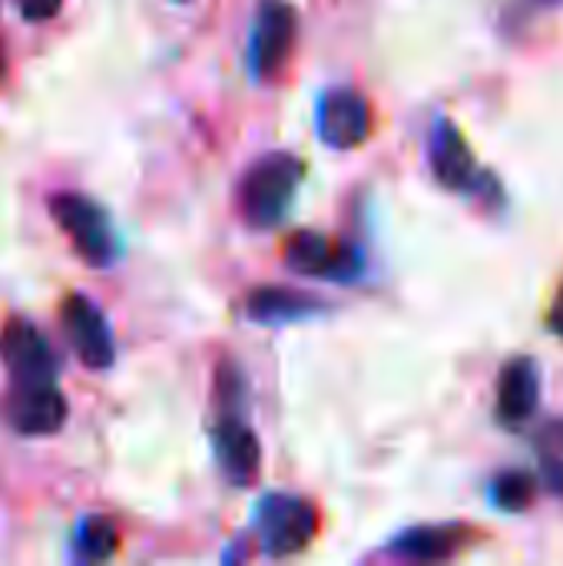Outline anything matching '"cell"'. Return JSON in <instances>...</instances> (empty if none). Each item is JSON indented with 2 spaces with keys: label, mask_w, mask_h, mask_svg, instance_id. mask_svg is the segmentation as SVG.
<instances>
[{
  "label": "cell",
  "mask_w": 563,
  "mask_h": 566,
  "mask_svg": "<svg viewBox=\"0 0 563 566\" xmlns=\"http://www.w3.org/2000/svg\"><path fill=\"white\" fill-rule=\"evenodd\" d=\"M478 534L468 524H421L392 541V554L411 564H441L458 557Z\"/></svg>",
  "instance_id": "12"
},
{
  "label": "cell",
  "mask_w": 563,
  "mask_h": 566,
  "mask_svg": "<svg viewBox=\"0 0 563 566\" xmlns=\"http://www.w3.org/2000/svg\"><path fill=\"white\" fill-rule=\"evenodd\" d=\"M319 507L305 497L272 491L256 504V531L269 557L282 560L312 544L319 534Z\"/></svg>",
  "instance_id": "3"
},
{
  "label": "cell",
  "mask_w": 563,
  "mask_h": 566,
  "mask_svg": "<svg viewBox=\"0 0 563 566\" xmlns=\"http://www.w3.org/2000/svg\"><path fill=\"white\" fill-rule=\"evenodd\" d=\"M538 497V478L531 471H504L491 481V501L494 507L508 514H524Z\"/></svg>",
  "instance_id": "16"
},
{
  "label": "cell",
  "mask_w": 563,
  "mask_h": 566,
  "mask_svg": "<svg viewBox=\"0 0 563 566\" xmlns=\"http://www.w3.org/2000/svg\"><path fill=\"white\" fill-rule=\"evenodd\" d=\"M0 361L10 375L13 388H30V385H53L60 371V358L46 335L23 315L7 318L0 332Z\"/></svg>",
  "instance_id": "6"
},
{
  "label": "cell",
  "mask_w": 563,
  "mask_h": 566,
  "mask_svg": "<svg viewBox=\"0 0 563 566\" xmlns=\"http://www.w3.org/2000/svg\"><path fill=\"white\" fill-rule=\"evenodd\" d=\"M60 325L66 342L73 345L80 365L90 371H106L116 361V338L113 328L96 302H90L80 292H70L60 305Z\"/></svg>",
  "instance_id": "8"
},
{
  "label": "cell",
  "mask_w": 563,
  "mask_h": 566,
  "mask_svg": "<svg viewBox=\"0 0 563 566\" xmlns=\"http://www.w3.org/2000/svg\"><path fill=\"white\" fill-rule=\"evenodd\" d=\"M242 312L256 325H289V322L319 315L322 302L315 295L289 289V285H259L246 295Z\"/></svg>",
  "instance_id": "14"
},
{
  "label": "cell",
  "mask_w": 563,
  "mask_h": 566,
  "mask_svg": "<svg viewBox=\"0 0 563 566\" xmlns=\"http://www.w3.org/2000/svg\"><path fill=\"white\" fill-rule=\"evenodd\" d=\"M305 176V163L295 153L275 149L259 156L242 182H239V212L252 229H272L279 226L295 199V189Z\"/></svg>",
  "instance_id": "1"
},
{
  "label": "cell",
  "mask_w": 563,
  "mask_h": 566,
  "mask_svg": "<svg viewBox=\"0 0 563 566\" xmlns=\"http://www.w3.org/2000/svg\"><path fill=\"white\" fill-rule=\"evenodd\" d=\"M541 405V371L531 358H511L498 378V421L521 428Z\"/></svg>",
  "instance_id": "13"
},
{
  "label": "cell",
  "mask_w": 563,
  "mask_h": 566,
  "mask_svg": "<svg viewBox=\"0 0 563 566\" xmlns=\"http://www.w3.org/2000/svg\"><path fill=\"white\" fill-rule=\"evenodd\" d=\"M50 219L70 239L73 252L90 269H113L123 255V242L113 229L110 212L83 192H56L46 202Z\"/></svg>",
  "instance_id": "2"
},
{
  "label": "cell",
  "mask_w": 563,
  "mask_h": 566,
  "mask_svg": "<svg viewBox=\"0 0 563 566\" xmlns=\"http://www.w3.org/2000/svg\"><path fill=\"white\" fill-rule=\"evenodd\" d=\"M299 36V13L289 0H262L249 30V46H246V63L252 80L265 83L282 73L295 50Z\"/></svg>",
  "instance_id": "4"
},
{
  "label": "cell",
  "mask_w": 563,
  "mask_h": 566,
  "mask_svg": "<svg viewBox=\"0 0 563 566\" xmlns=\"http://www.w3.org/2000/svg\"><path fill=\"white\" fill-rule=\"evenodd\" d=\"M3 70H7V56H3V43H0V76H3Z\"/></svg>",
  "instance_id": "22"
},
{
  "label": "cell",
  "mask_w": 563,
  "mask_h": 566,
  "mask_svg": "<svg viewBox=\"0 0 563 566\" xmlns=\"http://www.w3.org/2000/svg\"><path fill=\"white\" fill-rule=\"evenodd\" d=\"M541 478L551 494L563 497V454H541Z\"/></svg>",
  "instance_id": "19"
},
{
  "label": "cell",
  "mask_w": 563,
  "mask_h": 566,
  "mask_svg": "<svg viewBox=\"0 0 563 566\" xmlns=\"http://www.w3.org/2000/svg\"><path fill=\"white\" fill-rule=\"evenodd\" d=\"M538 448H541V454H563V421H551L541 428Z\"/></svg>",
  "instance_id": "20"
},
{
  "label": "cell",
  "mask_w": 563,
  "mask_h": 566,
  "mask_svg": "<svg viewBox=\"0 0 563 566\" xmlns=\"http://www.w3.org/2000/svg\"><path fill=\"white\" fill-rule=\"evenodd\" d=\"M212 451L222 478L232 488H252L259 481L262 448L256 431L236 411H219V421L212 424Z\"/></svg>",
  "instance_id": "10"
},
{
  "label": "cell",
  "mask_w": 563,
  "mask_h": 566,
  "mask_svg": "<svg viewBox=\"0 0 563 566\" xmlns=\"http://www.w3.org/2000/svg\"><path fill=\"white\" fill-rule=\"evenodd\" d=\"M70 405L63 391L53 385H30V388H13L3 401V418L20 438H50L66 424Z\"/></svg>",
  "instance_id": "9"
},
{
  "label": "cell",
  "mask_w": 563,
  "mask_h": 566,
  "mask_svg": "<svg viewBox=\"0 0 563 566\" xmlns=\"http://www.w3.org/2000/svg\"><path fill=\"white\" fill-rule=\"evenodd\" d=\"M561 308H563V302H561ZM561 325H563V315H561ZM561 332H563V328H561Z\"/></svg>",
  "instance_id": "23"
},
{
  "label": "cell",
  "mask_w": 563,
  "mask_h": 566,
  "mask_svg": "<svg viewBox=\"0 0 563 566\" xmlns=\"http://www.w3.org/2000/svg\"><path fill=\"white\" fill-rule=\"evenodd\" d=\"M282 259L292 272L325 282H355L365 272V259L355 245L312 229L292 232L282 242Z\"/></svg>",
  "instance_id": "5"
},
{
  "label": "cell",
  "mask_w": 563,
  "mask_h": 566,
  "mask_svg": "<svg viewBox=\"0 0 563 566\" xmlns=\"http://www.w3.org/2000/svg\"><path fill=\"white\" fill-rule=\"evenodd\" d=\"M538 7H561L563 0H534Z\"/></svg>",
  "instance_id": "21"
},
{
  "label": "cell",
  "mask_w": 563,
  "mask_h": 566,
  "mask_svg": "<svg viewBox=\"0 0 563 566\" xmlns=\"http://www.w3.org/2000/svg\"><path fill=\"white\" fill-rule=\"evenodd\" d=\"M375 116L362 93L355 90H329L319 103V136L332 149H358L372 136Z\"/></svg>",
  "instance_id": "11"
},
{
  "label": "cell",
  "mask_w": 563,
  "mask_h": 566,
  "mask_svg": "<svg viewBox=\"0 0 563 566\" xmlns=\"http://www.w3.org/2000/svg\"><path fill=\"white\" fill-rule=\"evenodd\" d=\"M428 159H431V176L438 186L451 189V192H471V196H484V186H494V179L478 166L465 133L458 123H451L448 116H438L431 126V139H428Z\"/></svg>",
  "instance_id": "7"
},
{
  "label": "cell",
  "mask_w": 563,
  "mask_h": 566,
  "mask_svg": "<svg viewBox=\"0 0 563 566\" xmlns=\"http://www.w3.org/2000/svg\"><path fill=\"white\" fill-rule=\"evenodd\" d=\"M119 551V531L110 517H83L73 531V560L80 564H103L116 557Z\"/></svg>",
  "instance_id": "15"
},
{
  "label": "cell",
  "mask_w": 563,
  "mask_h": 566,
  "mask_svg": "<svg viewBox=\"0 0 563 566\" xmlns=\"http://www.w3.org/2000/svg\"><path fill=\"white\" fill-rule=\"evenodd\" d=\"M63 0H20V17L27 23H43L60 13Z\"/></svg>",
  "instance_id": "18"
},
{
  "label": "cell",
  "mask_w": 563,
  "mask_h": 566,
  "mask_svg": "<svg viewBox=\"0 0 563 566\" xmlns=\"http://www.w3.org/2000/svg\"><path fill=\"white\" fill-rule=\"evenodd\" d=\"M179 3H186V0H179Z\"/></svg>",
  "instance_id": "24"
},
{
  "label": "cell",
  "mask_w": 563,
  "mask_h": 566,
  "mask_svg": "<svg viewBox=\"0 0 563 566\" xmlns=\"http://www.w3.org/2000/svg\"><path fill=\"white\" fill-rule=\"evenodd\" d=\"M242 395H246V378L232 361H222L216 368V405L219 411H236L242 408Z\"/></svg>",
  "instance_id": "17"
}]
</instances>
